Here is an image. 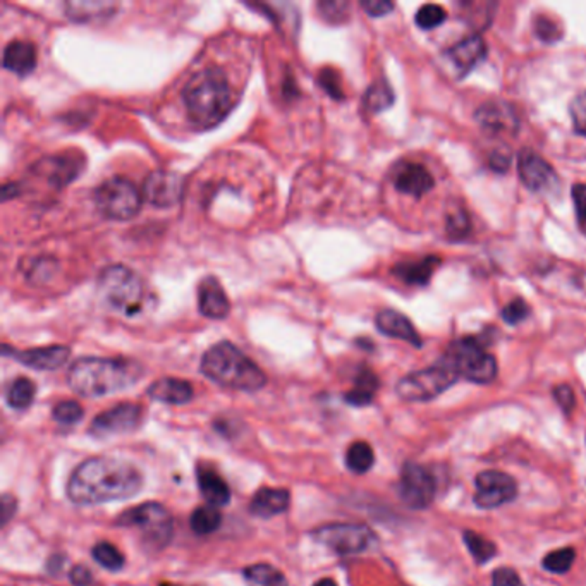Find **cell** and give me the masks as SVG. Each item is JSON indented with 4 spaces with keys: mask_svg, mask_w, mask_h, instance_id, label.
Returning a JSON list of instances; mask_svg holds the SVG:
<instances>
[{
    "mask_svg": "<svg viewBox=\"0 0 586 586\" xmlns=\"http://www.w3.org/2000/svg\"><path fill=\"white\" fill-rule=\"evenodd\" d=\"M458 378L460 375L454 370V367L442 358L437 365L430 368L406 375L397 384V394L405 401H430L447 391Z\"/></svg>",
    "mask_w": 586,
    "mask_h": 586,
    "instance_id": "cell-8",
    "label": "cell"
},
{
    "mask_svg": "<svg viewBox=\"0 0 586 586\" xmlns=\"http://www.w3.org/2000/svg\"><path fill=\"white\" fill-rule=\"evenodd\" d=\"M70 578H71L74 586H88L93 583V576H91L89 569L85 566H74Z\"/></svg>",
    "mask_w": 586,
    "mask_h": 586,
    "instance_id": "cell-50",
    "label": "cell"
},
{
    "mask_svg": "<svg viewBox=\"0 0 586 586\" xmlns=\"http://www.w3.org/2000/svg\"><path fill=\"white\" fill-rule=\"evenodd\" d=\"M16 513V498L13 496H4L2 498V523L5 525Z\"/></svg>",
    "mask_w": 586,
    "mask_h": 586,
    "instance_id": "cell-53",
    "label": "cell"
},
{
    "mask_svg": "<svg viewBox=\"0 0 586 586\" xmlns=\"http://www.w3.org/2000/svg\"><path fill=\"white\" fill-rule=\"evenodd\" d=\"M574 557H576V552L571 547H564V549H559V551H553L544 559V568L547 569L549 572H553V574H564L568 572L571 566L574 564Z\"/></svg>",
    "mask_w": 586,
    "mask_h": 586,
    "instance_id": "cell-37",
    "label": "cell"
},
{
    "mask_svg": "<svg viewBox=\"0 0 586 586\" xmlns=\"http://www.w3.org/2000/svg\"><path fill=\"white\" fill-rule=\"evenodd\" d=\"M361 7L367 11L368 16L382 18V16L391 13L392 9H394V4L389 0H363Z\"/></svg>",
    "mask_w": 586,
    "mask_h": 586,
    "instance_id": "cell-46",
    "label": "cell"
},
{
    "mask_svg": "<svg viewBox=\"0 0 586 586\" xmlns=\"http://www.w3.org/2000/svg\"><path fill=\"white\" fill-rule=\"evenodd\" d=\"M477 121L487 133L492 135H513L519 125L515 108L500 100H492L479 107Z\"/></svg>",
    "mask_w": 586,
    "mask_h": 586,
    "instance_id": "cell-18",
    "label": "cell"
},
{
    "mask_svg": "<svg viewBox=\"0 0 586 586\" xmlns=\"http://www.w3.org/2000/svg\"><path fill=\"white\" fill-rule=\"evenodd\" d=\"M492 586H525L519 574L516 572L515 569L500 568L496 569L494 576H492Z\"/></svg>",
    "mask_w": 586,
    "mask_h": 586,
    "instance_id": "cell-45",
    "label": "cell"
},
{
    "mask_svg": "<svg viewBox=\"0 0 586 586\" xmlns=\"http://www.w3.org/2000/svg\"><path fill=\"white\" fill-rule=\"evenodd\" d=\"M470 228V222H468V217L464 215V212L454 213V215H449V220H447V229L451 234H458V236H462L464 232L468 231Z\"/></svg>",
    "mask_w": 586,
    "mask_h": 586,
    "instance_id": "cell-49",
    "label": "cell"
},
{
    "mask_svg": "<svg viewBox=\"0 0 586 586\" xmlns=\"http://www.w3.org/2000/svg\"><path fill=\"white\" fill-rule=\"evenodd\" d=\"M319 83L321 88L325 89L332 98L336 100H342L344 93H342V87H340V78L338 72L330 68L321 70L319 74Z\"/></svg>",
    "mask_w": 586,
    "mask_h": 586,
    "instance_id": "cell-42",
    "label": "cell"
},
{
    "mask_svg": "<svg viewBox=\"0 0 586 586\" xmlns=\"http://www.w3.org/2000/svg\"><path fill=\"white\" fill-rule=\"evenodd\" d=\"M375 323L382 334H386L389 338L406 340L414 348H422V338L418 336L416 329L413 327L408 317H405L403 313H399L395 310H382L377 315Z\"/></svg>",
    "mask_w": 586,
    "mask_h": 586,
    "instance_id": "cell-21",
    "label": "cell"
},
{
    "mask_svg": "<svg viewBox=\"0 0 586 586\" xmlns=\"http://www.w3.org/2000/svg\"><path fill=\"white\" fill-rule=\"evenodd\" d=\"M500 315H502V319H504L506 323H509V325H517V323H521L523 320L528 319V315H530V308H528V304L523 302V300H516V302H509V304L500 312Z\"/></svg>",
    "mask_w": 586,
    "mask_h": 586,
    "instance_id": "cell-43",
    "label": "cell"
},
{
    "mask_svg": "<svg viewBox=\"0 0 586 586\" xmlns=\"http://www.w3.org/2000/svg\"><path fill=\"white\" fill-rule=\"evenodd\" d=\"M313 586H338V583L330 578H325V580H320L319 583H315Z\"/></svg>",
    "mask_w": 586,
    "mask_h": 586,
    "instance_id": "cell-54",
    "label": "cell"
},
{
    "mask_svg": "<svg viewBox=\"0 0 586 586\" xmlns=\"http://www.w3.org/2000/svg\"><path fill=\"white\" fill-rule=\"evenodd\" d=\"M487 45L479 36H468L454 47L447 51V57L454 62V66L461 71V74L471 71L479 60L485 59Z\"/></svg>",
    "mask_w": 586,
    "mask_h": 586,
    "instance_id": "cell-25",
    "label": "cell"
},
{
    "mask_svg": "<svg viewBox=\"0 0 586 586\" xmlns=\"http://www.w3.org/2000/svg\"><path fill=\"white\" fill-rule=\"evenodd\" d=\"M143 418V409L140 405L135 403H123L116 408L107 409L98 416L93 418L89 432L95 435H119L133 432L140 425Z\"/></svg>",
    "mask_w": 586,
    "mask_h": 586,
    "instance_id": "cell-13",
    "label": "cell"
},
{
    "mask_svg": "<svg viewBox=\"0 0 586 586\" xmlns=\"http://www.w3.org/2000/svg\"><path fill=\"white\" fill-rule=\"evenodd\" d=\"M447 14H445L444 9L437 4H426L423 5L418 13H416V24L422 28V30H432V28H437L444 23Z\"/></svg>",
    "mask_w": 586,
    "mask_h": 586,
    "instance_id": "cell-38",
    "label": "cell"
},
{
    "mask_svg": "<svg viewBox=\"0 0 586 586\" xmlns=\"http://www.w3.org/2000/svg\"><path fill=\"white\" fill-rule=\"evenodd\" d=\"M511 165V155L504 150H496L492 155H490V167L496 169L498 172H506Z\"/></svg>",
    "mask_w": 586,
    "mask_h": 586,
    "instance_id": "cell-51",
    "label": "cell"
},
{
    "mask_svg": "<svg viewBox=\"0 0 586 586\" xmlns=\"http://www.w3.org/2000/svg\"><path fill=\"white\" fill-rule=\"evenodd\" d=\"M198 487L201 496L207 498V502L219 507L228 506L231 500V490L229 485L224 481L220 475H217L212 468H198Z\"/></svg>",
    "mask_w": 586,
    "mask_h": 586,
    "instance_id": "cell-27",
    "label": "cell"
},
{
    "mask_svg": "<svg viewBox=\"0 0 586 586\" xmlns=\"http://www.w3.org/2000/svg\"><path fill=\"white\" fill-rule=\"evenodd\" d=\"M373 462H375V454H373L372 447L367 442H355L346 452L348 468L358 475L370 471Z\"/></svg>",
    "mask_w": 586,
    "mask_h": 586,
    "instance_id": "cell-33",
    "label": "cell"
},
{
    "mask_svg": "<svg viewBox=\"0 0 586 586\" xmlns=\"http://www.w3.org/2000/svg\"><path fill=\"white\" fill-rule=\"evenodd\" d=\"M116 523L125 528L140 530L143 544L153 551L167 547L174 535L172 516L159 502H146L131 507L119 516Z\"/></svg>",
    "mask_w": 586,
    "mask_h": 586,
    "instance_id": "cell-6",
    "label": "cell"
},
{
    "mask_svg": "<svg viewBox=\"0 0 586 586\" xmlns=\"http://www.w3.org/2000/svg\"><path fill=\"white\" fill-rule=\"evenodd\" d=\"M93 559L102 566V568L108 569V571H121L125 568V555L117 551L112 544L108 542H100L93 547Z\"/></svg>",
    "mask_w": 586,
    "mask_h": 586,
    "instance_id": "cell-35",
    "label": "cell"
},
{
    "mask_svg": "<svg viewBox=\"0 0 586 586\" xmlns=\"http://www.w3.org/2000/svg\"><path fill=\"white\" fill-rule=\"evenodd\" d=\"M198 308L203 317L226 319L231 313V302L215 277H205L198 285Z\"/></svg>",
    "mask_w": 586,
    "mask_h": 586,
    "instance_id": "cell-19",
    "label": "cell"
},
{
    "mask_svg": "<svg viewBox=\"0 0 586 586\" xmlns=\"http://www.w3.org/2000/svg\"><path fill=\"white\" fill-rule=\"evenodd\" d=\"M394 104V91L386 81L372 85L365 95V106L370 112H382Z\"/></svg>",
    "mask_w": 586,
    "mask_h": 586,
    "instance_id": "cell-36",
    "label": "cell"
},
{
    "mask_svg": "<svg viewBox=\"0 0 586 586\" xmlns=\"http://www.w3.org/2000/svg\"><path fill=\"white\" fill-rule=\"evenodd\" d=\"M536 33L545 42H553L561 36V33H557V24L549 18H540L536 21Z\"/></svg>",
    "mask_w": 586,
    "mask_h": 586,
    "instance_id": "cell-48",
    "label": "cell"
},
{
    "mask_svg": "<svg viewBox=\"0 0 586 586\" xmlns=\"http://www.w3.org/2000/svg\"><path fill=\"white\" fill-rule=\"evenodd\" d=\"M52 262H45V260H38L33 264V270L28 274L30 279L38 277V281H47L52 275Z\"/></svg>",
    "mask_w": 586,
    "mask_h": 586,
    "instance_id": "cell-52",
    "label": "cell"
},
{
    "mask_svg": "<svg viewBox=\"0 0 586 586\" xmlns=\"http://www.w3.org/2000/svg\"><path fill=\"white\" fill-rule=\"evenodd\" d=\"M317 9H319L321 19H325L327 23L338 24V23H342L348 16L349 4L348 2H339V0H325V2H319Z\"/></svg>",
    "mask_w": 586,
    "mask_h": 586,
    "instance_id": "cell-40",
    "label": "cell"
},
{
    "mask_svg": "<svg viewBox=\"0 0 586 586\" xmlns=\"http://www.w3.org/2000/svg\"><path fill=\"white\" fill-rule=\"evenodd\" d=\"M249 586H289L284 574L268 564H255L245 569Z\"/></svg>",
    "mask_w": 586,
    "mask_h": 586,
    "instance_id": "cell-31",
    "label": "cell"
},
{
    "mask_svg": "<svg viewBox=\"0 0 586 586\" xmlns=\"http://www.w3.org/2000/svg\"><path fill=\"white\" fill-rule=\"evenodd\" d=\"M572 200H574V207H576L580 229L586 234V184H576L572 188Z\"/></svg>",
    "mask_w": 586,
    "mask_h": 586,
    "instance_id": "cell-44",
    "label": "cell"
},
{
    "mask_svg": "<svg viewBox=\"0 0 586 586\" xmlns=\"http://www.w3.org/2000/svg\"><path fill=\"white\" fill-rule=\"evenodd\" d=\"M98 293L114 310L127 317L142 310V279L125 265L106 266L98 275Z\"/></svg>",
    "mask_w": 586,
    "mask_h": 586,
    "instance_id": "cell-5",
    "label": "cell"
},
{
    "mask_svg": "<svg viewBox=\"0 0 586 586\" xmlns=\"http://www.w3.org/2000/svg\"><path fill=\"white\" fill-rule=\"evenodd\" d=\"M313 538L339 555L361 553L370 549L375 542V535L368 526L353 523H330L320 526L313 532Z\"/></svg>",
    "mask_w": 586,
    "mask_h": 586,
    "instance_id": "cell-10",
    "label": "cell"
},
{
    "mask_svg": "<svg viewBox=\"0 0 586 586\" xmlns=\"http://www.w3.org/2000/svg\"><path fill=\"white\" fill-rule=\"evenodd\" d=\"M574 131L586 138V91L576 95L569 106Z\"/></svg>",
    "mask_w": 586,
    "mask_h": 586,
    "instance_id": "cell-41",
    "label": "cell"
},
{
    "mask_svg": "<svg viewBox=\"0 0 586 586\" xmlns=\"http://www.w3.org/2000/svg\"><path fill=\"white\" fill-rule=\"evenodd\" d=\"M83 408L74 401H62L52 411L53 420L62 425H74L83 418Z\"/></svg>",
    "mask_w": 586,
    "mask_h": 586,
    "instance_id": "cell-39",
    "label": "cell"
},
{
    "mask_svg": "<svg viewBox=\"0 0 586 586\" xmlns=\"http://www.w3.org/2000/svg\"><path fill=\"white\" fill-rule=\"evenodd\" d=\"M95 203L108 219L129 220L140 212L142 195L129 179L112 178L95 190Z\"/></svg>",
    "mask_w": 586,
    "mask_h": 586,
    "instance_id": "cell-9",
    "label": "cell"
},
{
    "mask_svg": "<svg viewBox=\"0 0 586 586\" xmlns=\"http://www.w3.org/2000/svg\"><path fill=\"white\" fill-rule=\"evenodd\" d=\"M143 475L131 462L116 458H93L81 462L68 483V498L78 506H95L135 498Z\"/></svg>",
    "mask_w": 586,
    "mask_h": 586,
    "instance_id": "cell-1",
    "label": "cell"
},
{
    "mask_svg": "<svg viewBox=\"0 0 586 586\" xmlns=\"http://www.w3.org/2000/svg\"><path fill=\"white\" fill-rule=\"evenodd\" d=\"M2 353L11 356L24 367H30L33 370H43L51 372L60 368L71 355V349L68 346H49V348H35V349H11L7 344L4 346Z\"/></svg>",
    "mask_w": 586,
    "mask_h": 586,
    "instance_id": "cell-16",
    "label": "cell"
},
{
    "mask_svg": "<svg viewBox=\"0 0 586 586\" xmlns=\"http://www.w3.org/2000/svg\"><path fill=\"white\" fill-rule=\"evenodd\" d=\"M4 68L19 76L33 72L36 68L35 45L23 40L11 42L4 51Z\"/></svg>",
    "mask_w": 586,
    "mask_h": 586,
    "instance_id": "cell-26",
    "label": "cell"
},
{
    "mask_svg": "<svg viewBox=\"0 0 586 586\" xmlns=\"http://www.w3.org/2000/svg\"><path fill=\"white\" fill-rule=\"evenodd\" d=\"M437 265H439V258L426 256L420 262H408L395 266L394 274L406 284L425 285L433 275V270Z\"/></svg>",
    "mask_w": 586,
    "mask_h": 586,
    "instance_id": "cell-28",
    "label": "cell"
},
{
    "mask_svg": "<svg viewBox=\"0 0 586 586\" xmlns=\"http://www.w3.org/2000/svg\"><path fill=\"white\" fill-rule=\"evenodd\" d=\"M517 171L525 186L536 193L551 190L557 182V176L551 163L528 148H525L517 157Z\"/></svg>",
    "mask_w": 586,
    "mask_h": 586,
    "instance_id": "cell-15",
    "label": "cell"
},
{
    "mask_svg": "<svg viewBox=\"0 0 586 586\" xmlns=\"http://www.w3.org/2000/svg\"><path fill=\"white\" fill-rule=\"evenodd\" d=\"M148 395L153 401L179 406V405H186L193 399V387L186 380L167 377V378H160L157 382H153L148 387Z\"/></svg>",
    "mask_w": 586,
    "mask_h": 586,
    "instance_id": "cell-22",
    "label": "cell"
},
{
    "mask_svg": "<svg viewBox=\"0 0 586 586\" xmlns=\"http://www.w3.org/2000/svg\"><path fill=\"white\" fill-rule=\"evenodd\" d=\"M184 181L172 171H155L143 182V196L157 209L176 207L182 196Z\"/></svg>",
    "mask_w": 586,
    "mask_h": 586,
    "instance_id": "cell-14",
    "label": "cell"
},
{
    "mask_svg": "<svg viewBox=\"0 0 586 586\" xmlns=\"http://www.w3.org/2000/svg\"><path fill=\"white\" fill-rule=\"evenodd\" d=\"M182 102L190 121L209 129L220 125L231 112L234 98L228 76L217 68H205L195 72L182 88Z\"/></svg>",
    "mask_w": 586,
    "mask_h": 586,
    "instance_id": "cell-3",
    "label": "cell"
},
{
    "mask_svg": "<svg viewBox=\"0 0 586 586\" xmlns=\"http://www.w3.org/2000/svg\"><path fill=\"white\" fill-rule=\"evenodd\" d=\"M475 504L481 509H496L517 496L515 479L500 471H483L477 477Z\"/></svg>",
    "mask_w": 586,
    "mask_h": 586,
    "instance_id": "cell-12",
    "label": "cell"
},
{
    "mask_svg": "<svg viewBox=\"0 0 586 586\" xmlns=\"http://www.w3.org/2000/svg\"><path fill=\"white\" fill-rule=\"evenodd\" d=\"M444 358L460 377L475 384H488L498 375L496 358L488 355L483 344L475 339L466 338L454 342Z\"/></svg>",
    "mask_w": 586,
    "mask_h": 586,
    "instance_id": "cell-7",
    "label": "cell"
},
{
    "mask_svg": "<svg viewBox=\"0 0 586 586\" xmlns=\"http://www.w3.org/2000/svg\"><path fill=\"white\" fill-rule=\"evenodd\" d=\"M291 494L285 488H260L249 504L251 515L256 517H272L289 509Z\"/></svg>",
    "mask_w": 586,
    "mask_h": 586,
    "instance_id": "cell-23",
    "label": "cell"
},
{
    "mask_svg": "<svg viewBox=\"0 0 586 586\" xmlns=\"http://www.w3.org/2000/svg\"><path fill=\"white\" fill-rule=\"evenodd\" d=\"M35 171L47 179V182L53 188H64L81 174L83 160L79 155L64 153L38 162Z\"/></svg>",
    "mask_w": 586,
    "mask_h": 586,
    "instance_id": "cell-17",
    "label": "cell"
},
{
    "mask_svg": "<svg viewBox=\"0 0 586 586\" xmlns=\"http://www.w3.org/2000/svg\"><path fill=\"white\" fill-rule=\"evenodd\" d=\"M399 496L411 509H425L435 498V479L425 466L406 462L401 471Z\"/></svg>",
    "mask_w": 586,
    "mask_h": 586,
    "instance_id": "cell-11",
    "label": "cell"
},
{
    "mask_svg": "<svg viewBox=\"0 0 586 586\" xmlns=\"http://www.w3.org/2000/svg\"><path fill=\"white\" fill-rule=\"evenodd\" d=\"M140 363L123 358H81L72 363L68 382L83 397H102L125 391L142 378Z\"/></svg>",
    "mask_w": 586,
    "mask_h": 586,
    "instance_id": "cell-2",
    "label": "cell"
},
{
    "mask_svg": "<svg viewBox=\"0 0 586 586\" xmlns=\"http://www.w3.org/2000/svg\"><path fill=\"white\" fill-rule=\"evenodd\" d=\"M553 397L557 401V405L563 408L564 413H571L574 406H576V397H574V391L569 386H557L553 389Z\"/></svg>",
    "mask_w": 586,
    "mask_h": 586,
    "instance_id": "cell-47",
    "label": "cell"
},
{
    "mask_svg": "<svg viewBox=\"0 0 586 586\" xmlns=\"http://www.w3.org/2000/svg\"><path fill=\"white\" fill-rule=\"evenodd\" d=\"M394 186L397 191L405 195L420 196L426 195L433 188V178L420 163H405L397 167L394 174Z\"/></svg>",
    "mask_w": 586,
    "mask_h": 586,
    "instance_id": "cell-20",
    "label": "cell"
},
{
    "mask_svg": "<svg viewBox=\"0 0 586 586\" xmlns=\"http://www.w3.org/2000/svg\"><path fill=\"white\" fill-rule=\"evenodd\" d=\"M378 389V378L375 377V373L370 370H363L356 377V386L353 391L346 394V403H349L351 406H367L373 401V395Z\"/></svg>",
    "mask_w": 586,
    "mask_h": 586,
    "instance_id": "cell-29",
    "label": "cell"
},
{
    "mask_svg": "<svg viewBox=\"0 0 586 586\" xmlns=\"http://www.w3.org/2000/svg\"><path fill=\"white\" fill-rule=\"evenodd\" d=\"M119 4L116 2H93V0H71L64 4V13L76 23H95L114 16Z\"/></svg>",
    "mask_w": 586,
    "mask_h": 586,
    "instance_id": "cell-24",
    "label": "cell"
},
{
    "mask_svg": "<svg viewBox=\"0 0 586 586\" xmlns=\"http://www.w3.org/2000/svg\"><path fill=\"white\" fill-rule=\"evenodd\" d=\"M200 370L215 384L236 391H260L266 384L264 370L231 342L212 346L201 358Z\"/></svg>",
    "mask_w": 586,
    "mask_h": 586,
    "instance_id": "cell-4",
    "label": "cell"
},
{
    "mask_svg": "<svg viewBox=\"0 0 586 586\" xmlns=\"http://www.w3.org/2000/svg\"><path fill=\"white\" fill-rule=\"evenodd\" d=\"M35 394V384L30 378L19 377L9 386L7 394H5V401L13 409H26L28 406H32Z\"/></svg>",
    "mask_w": 586,
    "mask_h": 586,
    "instance_id": "cell-30",
    "label": "cell"
},
{
    "mask_svg": "<svg viewBox=\"0 0 586 586\" xmlns=\"http://www.w3.org/2000/svg\"><path fill=\"white\" fill-rule=\"evenodd\" d=\"M464 544L479 564L488 563L498 552V547L490 540L475 532H464Z\"/></svg>",
    "mask_w": 586,
    "mask_h": 586,
    "instance_id": "cell-34",
    "label": "cell"
},
{
    "mask_svg": "<svg viewBox=\"0 0 586 586\" xmlns=\"http://www.w3.org/2000/svg\"><path fill=\"white\" fill-rule=\"evenodd\" d=\"M190 525L196 535H210L220 528L222 515L213 506H203L193 511Z\"/></svg>",
    "mask_w": 586,
    "mask_h": 586,
    "instance_id": "cell-32",
    "label": "cell"
}]
</instances>
